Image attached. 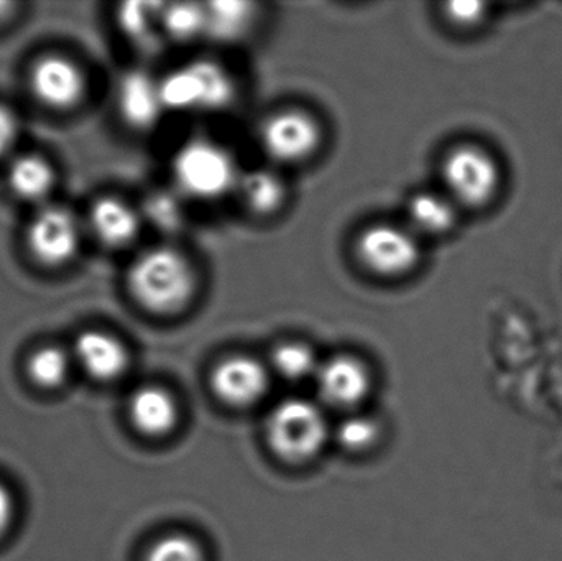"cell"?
Listing matches in <instances>:
<instances>
[{"instance_id":"cell-1","label":"cell","mask_w":562,"mask_h":561,"mask_svg":"<svg viewBox=\"0 0 562 561\" xmlns=\"http://www.w3.org/2000/svg\"><path fill=\"white\" fill-rule=\"evenodd\" d=\"M132 299L154 315L183 312L194 293L198 277L184 254L170 246L151 247L132 262L127 273Z\"/></svg>"},{"instance_id":"cell-25","label":"cell","mask_w":562,"mask_h":561,"mask_svg":"<svg viewBox=\"0 0 562 561\" xmlns=\"http://www.w3.org/2000/svg\"><path fill=\"white\" fill-rule=\"evenodd\" d=\"M380 437V424L369 415H347L336 427V440L344 450L350 453H360L369 450Z\"/></svg>"},{"instance_id":"cell-4","label":"cell","mask_w":562,"mask_h":561,"mask_svg":"<svg viewBox=\"0 0 562 561\" xmlns=\"http://www.w3.org/2000/svg\"><path fill=\"white\" fill-rule=\"evenodd\" d=\"M167 111L211 112L227 108L236 98V82L223 65L198 59L160 79Z\"/></svg>"},{"instance_id":"cell-7","label":"cell","mask_w":562,"mask_h":561,"mask_svg":"<svg viewBox=\"0 0 562 561\" xmlns=\"http://www.w3.org/2000/svg\"><path fill=\"white\" fill-rule=\"evenodd\" d=\"M259 142L270 160L300 164L319 148L321 127L306 112L281 111L260 125Z\"/></svg>"},{"instance_id":"cell-20","label":"cell","mask_w":562,"mask_h":561,"mask_svg":"<svg viewBox=\"0 0 562 561\" xmlns=\"http://www.w3.org/2000/svg\"><path fill=\"white\" fill-rule=\"evenodd\" d=\"M206 5L204 3H164L161 29L165 36L177 42H191L206 35Z\"/></svg>"},{"instance_id":"cell-29","label":"cell","mask_w":562,"mask_h":561,"mask_svg":"<svg viewBox=\"0 0 562 561\" xmlns=\"http://www.w3.org/2000/svg\"><path fill=\"white\" fill-rule=\"evenodd\" d=\"M13 516H15V504H13L12 494L0 484V537L10 529Z\"/></svg>"},{"instance_id":"cell-5","label":"cell","mask_w":562,"mask_h":561,"mask_svg":"<svg viewBox=\"0 0 562 561\" xmlns=\"http://www.w3.org/2000/svg\"><path fill=\"white\" fill-rule=\"evenodd\" d=\"M442 180L454 203L479 207L487 204L497 193L501 173L487 152L474 145H462L446 155Z\"/></svg>"},{"instance_id":"cell-11","label":"cell","mask_w":562,"mask_h":561,"mask_svg":"<svg viewBox=\"0 0 562 561\" xmlns=\"http://www.w3.org/2000/svg\"><path fill=\"white\" fill-rule=\"evenodd\" d=\"M317 392L327 405L353 412L370 392L369 369L353 356L339 355L321 362L316 375Z\"/></svg>"},{"instance_id":"cell-12","label":"cell","mask_w":562,"mask_h":561,"mask_svg":"<svg viewBox=\"0 0 562 561\" xmlns=\"http://www.w3.org/2000/svg\"><path fill=\"white\" fill-rule=\"evenodd\" d=\"M117 108L125 124L135 131H150L167 111L160 81L145 71H131L122 76L117 86Z\"/></svg>"},{"instance_id":"cell-19","label":"cell","mask_w":562,"mask_h":561,"mask_svg":"<svg viewBox=\"0 0 562 561\" xmlns=\"http://www.w3.org/2000/svg\"><path fill=\"white\" fill-rule=\"evenodd\" d=\"M256 3L213 2L206 3V35L213 36L217 42H236L247 35L256 20Z\"/></svg>"},{"instance_id":"cell-16","label":"cell","mask_w":562,"mask_h":561,"mask_svg":"<svg viewBox=\"0 0 562 561\" xmlns=\"http://www.w3.org/2000/svg\"><path fill=\"white\" fill-rule=\"evenodd\" d=\"M236 191L247 210L257 216H272L286 200L283 180L270 168H256L240 173Z\"/></svg>"},{"instance_id":"cell-2","label":"cell","mask_w":562,"mask_h":561,"mask_svg":"<svg viewBox=\"0 0 562 561\" xmlns=\"http://www.w3.org/2000/svg\"><path fill=\"white\" fill-rule=\"evenodd\" d=\"M171 178L184 200L214 201L236 191L240 170L226 147L200 137L178 148L171 158Z\"/></svg>"},{"instance_id":"cell-23","label":"cell","mask_w":562,"mask_h":561,"mask_svg":"<svg viewBox=\"0 0 562 561\" xmlns=\"http://www.w3.org/2000/svg\"><path fill=\"white\" fill-rule=\"evenodd\" d=\"M71 369V358L58 346H42L30 355L26 372L33 384L43 389H56L65 384Z\"/></svg>"},{"instance_id":"cell-13","label":"cell","mask_w":562,"mask_h":561,"mask_svg":"<svg viewBox=\"0 0 562 561\" xmlns=\"http://www.w3.org/2000/svg\"><path fill=\"white\" fill-rule=\"evenodd\" d=\"M72 358L95 381L111 382L127 372L131 355L121 339L99 329H88L76 338Z\"/></svg>"},{"instance_id":"cell-17","label":"cell","mask_w":562,"mask_h":561,"mask_svg":"<svg viewBox=\"0 0 562 561\" xmlns=\"http://www.w3.org/2000/svg\"><path fill=\"white\" fill-rule=\"evenodd\" d=\"M10 190L25 201H42L52 193L56 183L55 168L40 155H20L7 173Z\"/></svg>"},{"instance_id":"cell-21","label":"cell","mask_w":562,"mask_h":561,"mask_svg":"<svg viewBox=\"0 0 562 561\" xmlns=\"http://www.w3.org/2000/svg\"><path fill=\"white\" fill-rule=\"evenodd\" d=\"M164 3L125 2L119 7L117 23L124 35L132 42L150 43L161 29Z\"/></svg>"},{"instance_id":"cell-9","label":"cell","mask_w":562,"mask_h":561,"mask_svg":"<svg viewBox=\"0 0 562 561\" xmlns=\"http://www.w3.org/2000/svg\"><path fill=\"white\" fill-rule=\"evenodd\" d=\"M85 72L68 56L46 55L33 63L30 89L43 105L56 111L76 108L86 94Z\"/></svg>"},{"instance_id":"cell-26","label":"cell","mask_w":562,"mask_h":561,"mask_svg":"<svg viewBox=\"0 0 562 561\" xmlns=\"http://www.w3.org/2000/svg\"><path fill=\"white\" fill-rule=\"evenodd\" d=\"M144 561H204V552L193 537L168 534L151 543Z\"/></svg>"},{"instance_id":"cell-14","label":"cell","mask_w":562,"mask_h":561,"mask_svg":"<svg viewBox=\"0 0 562 561\" xmlns=\"http://www.w3.org/2000/svg\"><path fill=\"white\" fill-rule=\"evenodd\" d=\"M132 425L145 437L161 438L170 435L180 420V408L171 392L160 385L137 389L128 401Z\"/></svg>"},{"instance_id":"cell-3","label":"cell","mask_w":562,"mask_h":561,"mask_svg":"<svg viewBox=\"0 0 562 561\" xmlns=\"http://www.w3.org/2000/svg\"><path fill=\"white\" fill-rule=\"evenodd\" d=\"M266 435L280 460L301 464L321 453L329 438V425L319 405L306 399H286L267 417Z\"/></svg>"},{"instance_id":"cell-15","label":"cell","mask_w":562,"mask_h":561,"mask_svg":"<svg viewBox=\"0 0 562 561\" xmlns=\"http://www.w3.org/2000/svg\"><path fill=\"white\" fill-rule=\"evenodd\" d=\"M89 226L102 246L109 249H122L137 239L142 217L140 213L124 200L104 197L92 204Z\"/></svg>"},{"instance_id":"cell-22","label":"cell","mask_w":562,"mask_h":561,"mask_svg":"<svg viewBox=\"0 0 562 561\" xmlns=\"http://www.w3.org/2000/svg\"><path fill=\"white\" fill-rule=\"evenodd\" d=\"M319 364L316 352L300 341L281 343L270 356V368L284 381L300 382L314 378Z\"/></svg>"},{"instance_id":"cell-27","label":"cell","mask_w":562,"mask_h":561,"mask_svg":"<svg viewBox=\"0 0 562 561\" xmlns=\"http://www.w3.org/2000/svg\"><path fill=\"white\" fill-rule=\"evenodd\" d=\"M446 16L456 25L472 26L481 22L485 15V3L451 2L445 7Z\"/></svg>"},{"instance_id":"cell-18","label":"cell","mask_w":562,"mask_h":561,"mask_svg":"<svg viewBox=\"0 0 562 561\" xmlns=\"http://www.w3.org/2000/svg\"><path fill=\"white\" fill-rule=\"evenodd\" d=\"M409 227L416 233L441 236L449 233L458 221L456 203L449 197L431 191L413 194L406 207Z\"/></svg>"},{"instance_id":"cell-6","label":"cell","mask_w":562,"mask_h":561,"mask_svg":"<svg viewBox=\"0 0 562 561\" xmlns=\"http://www.w3.org/2000/svg\"><path fill=\"white\" fill-rule=\"evenodd\" d=\"M360 263L382 277H400L418 266V239L412 229L379 223L366 227L356 240Z\"/></svg>"},{"instance_id":"cell-10","label":"cell","mask_w":562,"mask_h":561,"mask_svg":"<svg viewBox=\"0 0 562 561\" xmlns=\"http://www.w3.org/2000/svg\"><path fill=\"white\" fill-rule=\"evenodd\" d=\"M269 385V369L252 356H227L211 372L214 394L221 402L234 408L256 405L266 397Z\"/></svg>"},{"instance_id":"cell-8","label":"cell","mask_w":562,"mask_h":561,"mask_svg":"<svg viewBox=\"0 0 562 561\" xmlns=\"http://www.w3.org/2000/svg\"><path fill=\"white\" fill-rule=\"evenodd\" d=\"M26 244L33 259L42 266H66L75 259L81 244L78 220L66 207H42L29 224Z\"/></svg>"},{"instance_id":"cell-24","label":"cell","mask_w":562,"mask_h":561,"mask_svg":"<svg viewBox=\"0 0 562 561\" xmlns=\"http://www.w3.org/2000/svg\"><path fill=\"white\" fill-rule=\"evenodd\" d=\"M183 201L178 191H155L145 200L144 216L160 233H180L187 224Z\"/></svg>"},{"instance_id":"cell-28","label":"cell","mask_w":562,"mask_h":561,"mask_svg":"<svg viewBox=\"0 0 562 561\" xmlns=\"http://www.w3.org/2000/svg\"><path fill=\"white\" fill-rule=\"evenodd\" d=\"M16 134H19V122L15 114L7 105L0 104V157H3L15 144Z\"/></svg>"}]
</instances>
